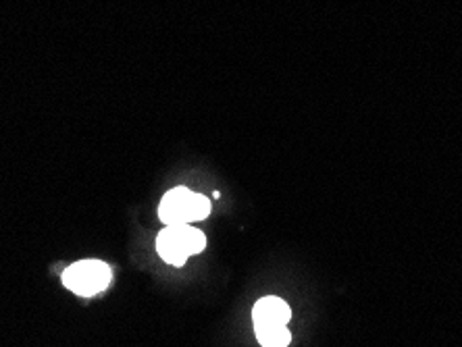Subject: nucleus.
I'll return each mask as SVG.
<instances>
[{
	"instance_id": "7ed1b4c3",
	"label": "nucleus",
	"mask_w": 462,
	"mask_h": 347,
	"mask_svg": "<svg viewBox=\"0 0 462 347\" xmlns=\"http://www.w3.org/2000/svg\"><path fill=\"white\" fill-rule=\"evenodd\" d=\"M113 279V270L103 260H79L65 269L63 285L76 296L92 297L105 291Z\"/></svg>"
},
{
	"instance_id": "f03ea898",
	"label": "nucleus",
	"mask_w": 462,
	"mask_h": 347,
	"mask_svg": "<svg viewBox=\"0 0 462 347\" xmlns=\"http://www.w3.org/2000/svg\"><path fill=\"white\" fill-rule=\"evenodd\" d=\"M210 215V202L188 187H175L165 194L159 206V219L165 224H192Z\"/></svg>"
},
{
	"instance_id": "20e7f679",
	"label": "nucleus",
	"mask_w": 462,
	"mask_h": 347,
	"mask_svg": "<svg viewBox=\"0 0 462 347\" xmlns=\"http://www.w3.org/2000/svg\"><path fill=\"white\" fill-rule=\"evenodd\" d=\"M291 318L290 306L282 297L269 296L258 299L253 308V323L254 324H288Z\"/></svg>"
},
{
	"instance_id": "f257e3e1",
	"label": "nucleus",
	"mask_w": 462,
	"mask_h": 347,
	"mask_svg": "<svg viewBox=\"0 0 462 347\" xmlns=\"http://www.w3.org/2000/svg\"><path fill=\"white\" fill-rule=\"evenodd\" d=\"M207 248V237L194 224H165L156 237V251L171 267H183L189 256Z\"/></svg>"
},
{
	"instance_id": "39448f33",
	"label": "nucleus",
	"mask_w": 462,
	"mask_h": 347,
	"mask_svg": "<svg viewBox=\"0 0 462 347\" xmlns=\"http://www.w3.org/2000/svg\"><path fill=\"white\" fill-rule=\"evenodd\" d=\"M258 343L263 347H288L291 333L285 324H254Z\"/></svg>"
}]
</instances>
